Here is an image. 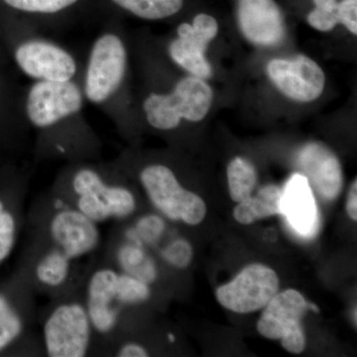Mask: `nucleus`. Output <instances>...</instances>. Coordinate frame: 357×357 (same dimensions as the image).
<instances>
[{
    "label": "nucleus",
    "mask_w": 357,
    "mask_h": 357,
    "mask_svg": "<svg viewBox=\"0 0 357 357\" xmlns=\"http://www.w3.org/2000/svg\"><path fill=\"white\" fill-rule=\"evenodd\" d=\"M81 82H32L23 112L32 134V164L102 159V142L84 112Z\"/></svg>",
    "instance_id": "nucleus-1"
},
{
    "label": "nucleus",
    "mask_w": 357,
    "mask_h": 357,
    "mask_svg": "<svg viewBox=\"0 0 357 357\" xmlns=\"http://www.w3.org/2000/svg\"><path fill=\"white\" fill-rule=\"evenodd\" d=\"M86 102L100 109L124 139L132 140L139 123L130 89V46L115 21L98 33L84 62L81 79Z\"/></svg>",
    "instance_id": "nucleus-2"
},
{
    "label": "nucleus",
    "mask_w": 357,
    "mask_h": 357,
    "mask_svg": "<svg viewBox=\"0 0 357 357\" xmlns=\"http://www.w3.org/2000/svg\"><path fill=\"white\" fill-rule=\"evenodd\" d=\"M129 180L115 159L70 162L59 170L48 191L98 225L126 222L138 210Z\"/></svg>",
    "instance_id": "nucleus-3"
},
{
    "label": "nucleus",
    "mask_w": 357,
    "mask_h": 357,
    "mask_svg": "<svg viewBox=\"0 0 357 357\" xmlns=\"http://www.w3.org/2000/svg\"><path fill=\"white\" fill-rule=\"evenodd\" d=\"M25 225L77 262L95 258L102 248L100 225L49 191L33 202Z\"/></svg>",
    "instance_id": "nucleus-4"
},
{
    "label": "nucleus",
    "mask_w": 357,
    "mask_h": 357,
    "mask_svg": "<svg viewBox=\"0 0 357 357\" xmlns=\"http://www.w3.org/2000/svg\"><path fill=\"white\" fill-rule=\"evenodd\" d=\"M43 354L84 357L96 354V338L81 287L50 299L38 314Z\"/></svg>",
    "instance_id": "nucleus-5"
},
{
    "label": "nucleus",
    "mask_w": 357,
    "mask_h": 357,
    "mask_svg": "<svg viewBox=\"0 0 357 357\" xmlns=\"http://www.w3.org/2000/svg\"><path fill=\"white\" fill-rule=\"evenodd\" d=\"M213 93L210 84L192 75L176 79L170 88H152L141 98L138 114L159 132L177 130L183 122H199L210 112Z\"/></svg>",
    "instance_id": "nucleus-6"
},
{
    "label": "nucleus",
    "mask_w": 357,
    "mask_h": 357,
    "mask_svg": "<svg viewBox=\"0 0 357 357\" xmlns=\"http://www.w3.org/2000/svg\"><path fill=\"white\" fill-rule=\"evenodd\" d=\"M13 42L14 63L32 82H81L84 62L65 45L40 32L36 25H21Z\"/></svg>",
    "instance_id": "nucleus-7"
},
{
    "label": "nucleus",
    "mask_w": 357,
    "mask_h": 357,
    "mask_svg": "<svg viewBox=\"0 0 357 357\" xmlns=\"http://www.w3.org/2000/svg\"><path fill=\"white\" fill-rule=\"evenodd\" d=\"M126 174L134 175L152 206L171 222L198 225L206 215L204 199L185 189L177 174L163 162H149L134 166L115 159Z\"/></svg>",
    "instance_id": "nucleus-8"
},
{
    "label": "nucleus",
    "mask_w": 357,
    "mask_h": 357,
    "mask_svg": "<svg viewBox=\"0 0 357 357\" xmlns=\"http://www.w3.org/2000/svg\"><path fill=\"white\" fill-rule=\"evenodd\" d=\"M119 271L109 261L89 262L81 289L96 338V356H100L121 337L126 326V314L116 298Z\"/></svg>",
    "instance_id": "nucleus-9"
},
{
    "label": "nucleus",
    "mask_w": 357,
    "mask_h": 357,
    "mask_svg": "<svg viewBox=\"0 0 357 357\" xmlns=\"http://www.w3.org/2000/svg\"><path fill=\"white\" fill-rule=\"evenodd\" d=\"M81 266L57 246L28 230L20 273L36 295L53 299L81 287L88 265Z\"/></svg>",
    "instance_id": "nucleus-10"
},
{
    "label": "nucleus",
    "mask_w": 357,
    "mask_h": 357,
    "mask_svg": "<svg viewBox=\"0 0 357 357\" xmlns=\"http://www.w3.org/2000/svg\"><path fill=\"white\" fill-rule=\"evenodd\" d=\"M37 323L36 293L18 272L11 287L0 289V354L20 347L24 354L44 356Z\"/></svg>",
    "instance_id": "nucleus-11"
},
{
    "label": "nucleus",
    "mask_w": 357,
    "mask_h": 357,
    "mask_svg": "<svg viewBox=\"0 0 357 357\" xmlns=\"http://www.w3.org/2000/svg\"><path fill=\"white\" fill-rule=\"evenodd\" d=\"M307 303L294 289L277 293L258 319V333L268 340H280L282 347L290 354H302L307 344L303 319L309 310Z\"/></svg>",
    "instance_id": "nucleus-12"
},
{
    "label": "nucleus",
    "mask_w": 357,
    "mask_h": 357,
    "mask_svg": "<svg viewBox=\"0 0 357 357\" xmlns=\"http://www.w3.org/2000/svg\"><path fill=\"white\" fill-rule=\"evenodd\" d=\"M280 280L272 268L253 263L243 268L234 280L215 291L218 302L236 314L264 309L278 293Z\"/></svg>",
    "instance_id": "nucleus-13"
},
{
    "label": "nucleus",
    "mask_w": 357,
    "mask_h": 357,
    "mask_svg": "<svg viewBox=\"0 0 357 357\" xmlns=\"http://www.w3.org/2000/svg\"><path fill=\"white\" fill-rule=\"evenodd\" d=\"M218 23L206 13L195 16L192 23L183 22L176 36L167 44V56L181 69L199 79H210L213 69L206 58L208 44L217 37Z\"/></svg>",
    "instance_id": "nucleus-14"
},
{
    "label": "nucleus",
    "mask_w": 357,
    "mask_h": 357,
    "mask_svg": "<svg viewBox=\"0 0 357 357\" xmlns=\"http://www.w3.org/2000/svg\"><path fill=\"white\" fill-rule=\"evenodd\" d=\"M266 70L274 86L296 102H314L325 89V73L306 55H297L291 60L273 59L268 63Z\"/></svg>",
    "instance_id": "nucleus-15"
},
{
    "label": "nucleus",
    "mask_w": 357,
    "mask_h": 357,
    "mask_svg": "<svg viewBox=\"0 0 357 357\" xmlns=\"http://www.w3.org/2000/svg\"><path fill=\"white\" fill-rule=\"evenodd\" d=\"M237 20L244 38L256 46H275L285 35L283 13L274 0H238Z\"/></svg>",
    "instance_id": "nucleus-16"
},
{
    "label": "nucleus",
    "mask_w": 357,
    "mask_h": 357,
    "mask_svg": "<svg viewBox=\"0 0 357 357\" xmlns=\"http://www.w3.org/2000/svg\"><path fill=\"white\" fill-rule=\"evenodd\" d=\"M298 166L319 196L333 201L344 185V173L337 155L323 143H307L297 156Z\"/></svg>",
    "instance_id": "nucleus-17"
},
{
    "label": "nucleus",
    "mask_w": 357,
    "mask_h": 357,
    "mask_svg": "<svg viewBox=\"0 0 357 357\" xmlns=\"http://www.w3.org/2000/svg\"><path fill=\"white\" fill-rule=\"evenodd\" d=\"M29 178V170L23 167L16 170L8 189L0 191V265L13 255L24 225V199Z\"/></svg>",
    "instance_id": "nucleus-18"
},
{
    "label": "nucleus",
    "mask_w": 357,
    "mask_h": 357,
    "mask_svg": "<svg viewBox=\"0 0 357 357\" xmlns=\"http://www.w3.org/2000/svg\"><path fill=\"white\" fill-rule=\"evenodd\" d=\"M281 215L301 236L311 237L318 229V208L311 185L303 174H293L282 190Z\"/></svg>",
    "instance_id": "nucleus-19"
},
{
    "label": "nucleus",
    "mask_w": 357,
    "mask_h": 357,
    "mask_svg": "<svg viewBox=\"0 0 357 357\" xmlns=\"http://www.w3.org/2000/svg\"><path fill=\"white\" fill-rule=\"evenodd\" d=\"M282 190L278 185L262 187L255 197L238 203L234 210L237 222L248 225L272 215H281Z\"/></svg>",
    "instance_id": "nucleus-20"
},
{
    "label": "nucleus",
    "mask_w": 357,
    "mask_h": 357,
    "mask_svg": "<svg viewBox=\"0 0 357 357\" xmlns=\"http://www.w3.org/2000/svg\"><path fill=\"white\" fill-rule=\"evenodd\" d=\"M122 10L140 20L156 21L172 17L182 10L184 0H110Z\"/></svg>",
    "instance_id": "nucleus-21"
},
{
    "label": "nucleus",
    "mask_w": 357,
    "mask_h": 357,
    "mask_svg": "<svg viewBox=\"0 0 357 357\" xmlns=\"http://www.w3.org/2000/svg\"><path fill=\"white\" fill-rule=\"evenodd\" d=\"M227 174L232 201L241 203L251 197L257 183V172L251 162L243 157H236L227 166Z\"/></svg>",
    "instance_id": "nucleus-22"
},
{
    "label": "nucleus",
    "mask_w": 357,
    "mask_h": 357,
    "mask_svg": "<svg viewBox=\"0 0 357 357\" xmlns=\"http://www.w3.org/2000/svg\"><path fill=\"white\" fill-rule=\"evenodd\" d=\"M152 297V286L119 272L116 298L124 314L128 309L142 306Z\"/></svg>",
    "instance_id": "nucleus-23"
},
{
    "label": "nucleus",
    "mask_w": 357,
    "mask_h": 357,
    "mask_svg": "<svg viewBox=\"0 0 357 357\" xmlns=\"http://www.w3.org/2000/svg\"><path fill=\"white\" fill-rule=\"evenodd\" d=\"M20 13L30 14L33 17H51L67 11L76 6L79 0H3Z\"/></svg>",
    "instance_id": "nucleus-24"
},
{
    "label": "nucleus",
    "mask_w": 357,
    "mask_h": 357,
    "mask_svg": "<svg viewBox=\"0 0 357 357\" xmlns=\"http://www.w3.org/2000/svg\"><path fill=\"white\" fill-rule=\"evenodd\" d=\"M316 8L307 15L311 27L321 32H328L340 23L337 0H314Z\"/></svg>",
    "instance_id": "nucleus-25"
},
{
    "label": "nucleus",
    "mask_w": 357,
    "mask_h": 357,
    "mask_svg": "<svg viewBox=\"0 0 357 357\" xmlns=\"http://www.w3.org/2000/svg\"><path fill=\"white\" fill-rule=\"evenodd\" d=\"M160 257L169 266L184 270L191 264L194 257V249L191 243L184 238H176L169 241L160 250Z\"/></svg>",
    "instance_id": "nucleus-26"
},
{
    "label": "nucleus",
    "mask_w": 357,
    "mask_h": 357,
    "mask_svg": "<svg viewBox=\"0 0 357 357\" xmlns=\"http://www.w3.org/2000/svg\"><path fill=\"white\" fill-rule=\"evenodd\" d=\"M338 20L349 32L357 34V0H342L338 2Z\"/></svg>",
    "instance_id": "nucleus-27"
},
{
    "label": "nucleus",
    "mask_w": 357,
    "mask_h": 357,
    "mask_svg": "<svg viewBox=\"0 0 357 357\" xmlns=\"http://www.w3.org/2000/svg\"><path fill=\"white\" fill-rule=\"evenodd\" d=\"M347 211L354 222L357 220V180L354 181L347 196Z\"/></svg>",
    "instance_id": "nucleus-28"
},
{
    "label": "nucleus",
    "mask_w": 357,
    "mask_h": 357,
    "mask_svg": "<svg viewBox=\"0 0 357 357\" xmlns=\"http://www.w3.org/2000/svg\"><path fill=\"white\" fill-rule=\"evenodd\" d=\"M307 307H309V310H312V311L319 312V307L317 306V305L312 304V303H307Z\"/></svg>",
    "instance_id": "nucleus-29"
}]
</instances>
